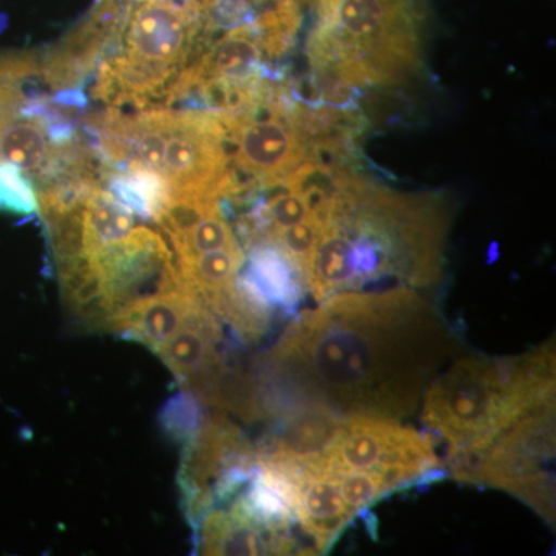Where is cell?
<instances>
[{"label": "cell", "mask_w": 556, "mask_h": 556, "mask_svg": "<svg viewBox=\"0 0 556 556\" xmlns=\"http://www.w3.org/2000/svg\"><path fill=\"white\" fill-rule=\"evenodd\" d=\"M456 351L419 289L339 292L303 311L269 351L260 412L401 420Z\"/></svg>", "instance_id": "6da1fadb"}, {"label": "cell", "mask_w": 556, "mask_h": 556, "mask_svg": "<svg viewBox=\"0 0 556 556\" xmlns=\"http://www.w3.org/2000/svg\"><path fill=\"white\" fill-rule=\"evenodd\" d=\"M308 40L314 78L339 104L361 87L402 86L422 65L416 0H328Z\"/></svg>", "instance_id": "277c9868"}, {"label": "cell", "mask_w": 556, "mask_h": 556, "mask_svg": "<svg viewBox=\"0 0 556 556\" xmlns=\"http://www.w3.org/2000/svg\"><path fill=\"white\" fill-rule=\"evenodd\" d=\"M448 229V203L439 193L399 192L345 167L306 269V291L318 303L371 287H433Z\"/></svg>", "instance_id": "7a4b0ae2"}, {"label": "cell", "mask_w": 556, "mask_h": 556, "mask_svg": "<svg viewBox=\"0 0 556 556\" xmlns=\"http://www.w3.org/2000/svg\"><path fill=\"white\" fill-rule=\"evenodd\" d=\"M134 228L135 215L102 186L84 204V252L90 257L126 239Z\"/></svg>", "instance_id": "8fae6325"}, {"label": "cell", "mask_w": 556, "mask_h": 556, "mask_svg": "<svg viewBox=\"0 0 556 556\" xmlns=\"http://www.w3.org/2000/svg\"><path fill=\"white\" fill-rule=\"evenodd\" d=\"M101 182L131 214L152 222L159 218L170 200L166 179L142 167H101Z\"/></svg>", "instance_id": "30bf717a"}, {"label": "cell", "mask_w": 556, "mask_h": 556, "mask_svg": "<svg viewBox=\"0 0 556 556\" xmlns=\"http://www.w3.org/2000/svg\"><path fill=\"white\" fill-rule=\"evenodd\" d=\"M299 3H302V2H308V3H313L314 7H316V10H320L321 7L325 5V3L328 2V0H298Z\"/></svg>", "instance_id": "e0dca14e"}, {"label": "cell", "mask_w": 556, "mask_h": 556, "mask_svg": "<svg viewBox=\"0 0 556 556\" xmlns=\"http://www.w3.org/2000/svg\"><path fill=\"white\" fill-rule=\"evenodd\" d=\"M199 294L189 291L169 292L156 298L142 300L139 324L127 338L138 340L156 353L185 325L190 308Z\"/></svg>", "instance_id": "7c38bea8"}, {"label": "cell", "mask_w": 556, "mask_h": 556, "mask_svg": "<svg viewBox=\"0 0 556 556\" xmlns=\"http://www.w3.org/2000/svg\"><path fill=\"white\" fill-rule=\"evenodd\" d=\"M281 453L298 466L321 473L375 475L394 492L441 471L431 437L386 417H336L316 452L305 456Z\"/></svg>", "instance_id": "8992f818"}, {"label": "cell", "mask_w": 556, "mask_h": 556, "mask_svg": "<svg viewBox=\"0 0 556 556\" xmlns=\"http://www.w3.org/2000/svg\"><path fill=\"white\" fill-rule=\"evenodd\" d=\"M200 33L199 0H130L94 72L93 98L113 109L163 104L195 56Z\"/></svg>", "instance_id": "5b68a950"}, {"label": "cell", "mask_w": 556, "mask_h": 556, "mask_svg": "<svg viewBox=\"0 0 556 556\" xmlns=\"http://www.w3.org/2000/svg\"><path fill=\"white\" fill-rule=\"evenodd\" d=\"M203 419L200 401L189 391L172 399L163 412L164 430L175 438V441L182 442L185 445L195 437Z\"/></svg>", "instance_id": "4fadbf2b"}, {"label": "cell", "mask_w": 556, "mask_h": 556, "mask_svg": "<svg viewBox=\"0 0 556 556\" xmlns=\"http://www.w3.org/2000/svg\"><path fill=\"white\" fill-rule=\"evenodd\" d=\"M129 5L130 0H100L79 27L39 58L40 78L51 90H79L90 79Z\"/></svg>", "instance_id": "ba28073f"}, {"label": "cell", "mask_w": 556, "mask_h": 556, "mask_svg": "<svg viewBox=\"0 0 556 556\" xmlns=\"http://www.w3.org/2000/svg\"><path fill=\"white\" fill-rule=\"evenodd\" d=\"M104 291V276H102L100 268L94 265V269L91 270L90 276L84 280V283L80 285L78 289H75V291L65 299V303L73 309L76 308V306L83 305V303L89 302L91 299L98 298V295L102 294Z\"/></svg>", "instance_id": "2e32d148"}, {"label": "cell", "mask_w": 556, "mask_h": 556, "mask_svg": "<svg viewBox=\"0 0 556 556\" xmlns=\"http://www.w3.org/2000/svg\"><path fill=\"white\" fill-rule=\"evenodd\" d=\"M555 342L515 357L467 356L431 380L420 419L447 444L452 470L555 397Z\"/></svg>", "instance_id": "3957f363"}, {"label": "cell", "mask_w": 556, "mask_h": 556, "mask_svg": "<svg viewBox=\"0 0 556 556\" xmlns=\"http://www.w3.org/2000/svg\"><path fill=\"white\" fill-rule=\"evenodd\" d=\"M33 76H39L38 56L31 53L0 54V87L22 86Z\"/></svg>", "instance_id": "9a60e30c"}, {"label": "cell", "mask_w": 556, "mask_h": 556, "mask_svg": "<svg viewBox=\"0 0 556 556\" xmlns=\"http://www.w3.org/2000/svg\"><path fill=\"white\" fill-rule=\"evenodd\" d=\"M0 211L24 215L38 211L30 179L9 164H0Z\"/></svg>", "instance_id": "5bb4252c"}, {"label": "cell", "mask_w": 556, "mask_h": 556, "mask_svg": "<svg viewBox=\"0 0 556 556\" xmlns=\"http://www.w3.org/2000/svg\"><path fill=\"white\" fill-rule=\"evenodd\" d=\"M555 397L533 408L477 457L455 468L460 481L506 490L555 525Z\"/></svg>", "instance_id": "52a82bcc"}, {"label": "cell", "mask_w": 556, "mask_h": 556, "mask_svg": "<svg viewBox=\"0 0 556 556\" xmlns=\"http://www.w3.org/2000/svg\"><path fill=\"white\" fill-rule=\"evenodd\" d=\"M199 530L203 555H289L299 548L294 533L260 526L232 503L208 511Z\"/></svg>", "instance_id": "9c48e42d"}]
</instances>
